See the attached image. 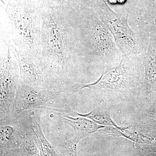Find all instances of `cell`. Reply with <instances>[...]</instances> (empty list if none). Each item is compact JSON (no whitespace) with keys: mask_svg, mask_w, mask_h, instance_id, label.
I'll return each mask as SVG.
<instances>
[{"mask_svg":"<svg viewBox=\"0 0 156 156\" xmlns=\"http://www.w3.org/2000/svg\"><path fill=\"white\" fill-rule=\"evenodd\" d=\"M39 7L28 2H9L5 11L11 20V32L3 40L40 66L42 20Z\"/></svg>","mask_w":156,"mask_h":156,"instance_id":"cell-2","label":"cell"},{"mask_svg":"<svg viewBox=\"0 0 156 156\" xmlns=\"http://www.w3.org/2000/svg\"><path fill=\"white\" fill-rule=\"evenodd\" d=\"M0 121V151L20 148L34 134L29 112L11 114Z\"/></svg>","mask_w":156,"mask_h":156,"instance_id":"cell-6","label":"cell"},{"mask_svg":"<svg viewBox=\"0 0 156 156\" xmlns=\"http://www.w3.org/2000/svg\"><path fill=\"white\" fill-rule=\"evenodd\" d=\"M64 92L44 87H33L20 79L11 114H19L32 109H48V102L56 99Z\"/></svg>","mask_w":156,"mask_h":156,"instance_id":"cell-7","label":"cell"},{"mask_svg":"<svg viewBox=\"0 0 156 156\" xmlns=\"http://www.w3.org/2000/svg\"><path fill=\"white\" fill-rule=\"evenodd\" d=\"M29 114L41 156H62L45 137L41 126L39 112L32 111L29 112Z\"/></svg>","mask_w":156,"mask_h":156,"instance_id":"cell-12","label":"cell"},{"mask_svg":"<svg viewBox=\"0 0 156 156\" xmlns=\"http://www.w3.org/2000/svg\"><path fill=\"white\" fill-rule=\"evenodd\" d=\"M0 156H26L20 148L0 151Z\"/></svg>","mask_w":156,"mask_h":156,"instance_id":"cell-16","label":"cell"},{"mask_svg":"<svg viewBox=\"0 0 156 156\" xmlns=\"http://www.w3.org/2000/svg\"><path fill=\"white\" fill-rule=\"evenodd\" d=\"M97 14L111 33L122 56L140 55L142 48L136 34L129 27L128 16L116 14L104 0H97Z\"/></svg>","mask_w":156,"mask_h":156,"instance_id":"cell-4","label":"cell"},{"mask_svg":"<svg viewBox=\"0 0 156 156\" xmlns=\"http://www.w3.org/2000/svg\"><path fill=\"white\" fill-rule=\"evenodd\" d=\"M56 113L62 119L65 123L69 125L73 129L74 135L81 140L98 131L99 129L105 127L97 125L92 120H89L85 117L79 116L77 118H74L67 114Z\"/></svg>","mask_w":156,"mask_h":156,"instance_id":"cell-11","label":"cell"},{"mask_svg":"<svg viewBox=\"0 0 156 156\" xmlns=\"http://www.w3.org/2000/svg\"><path fill=\"white\" fill-rule=\"evenodd\" d=\"M145 83L148 92L156 89V27L153 23L150 33L147 53L144 58Z\"/></svg>","mask_w":156,"mask_h":156,"instance_id":"cell-10","label":"cell"},{"mask_svg":"<svg viewBox=\"0 0 156 156\" xmlns=\"http://www.w3.org/2000/svg\"><path fill=\"white\" fill-rule=\"evenodd\" d=\"M20 1V2H28L33 3L37 5H40L41 3V0H2V1H5L7 2V4L10 1Z\"/></svg>","mask_w":156,"mask_h":156,"instance_id":"cell-18","label":"cell"},{"mask_svg":"<svg viewBox=\"0 0 156 156\" xmlns=\"http://www.w3.org/2000/svg\"><path fill=\"white\" fill-rule=\"evenodd\" d=\"M20 148L24 152L26 156H41L35 133L27 138Z\"/></svg>","mask_w":156,"mask_h":156,"instance_id":"cell-14","label":"cell"},{"mask_svg":"<svg viewBox=\"0 0 156 156\" xmlns=\"http://www.w3.org/2000/svg\"><path fill=\"white\" fill-rule=\"evenodd\" d=\"M140 55L122 56L119 63L115 67L105 70L100 78L92 83H77L75 92L86 88L90 89H120L128 82L129 71L140 61Z\"/></svg>","mask_w":156,"mask_h":156,"instance_id":"cell-8","label":"cell"},{"mask_svg":"<svg viewBox=\"0 0 156 156\" xmlns=\"http://www.w3.org/2000/svg\"><path fill=\"white\" fill-rule=\"evenodd\" d=\"M12 48L19 65L20 80L33 87L46 88L44 76L40 66L15 48Z\"/></svg>","mask_w":156,"mask_h":156,"instance_id":"cell-9","label":"cell"},{"mask_svg":"<svg viewBox=\"0 0 156 156\" xmlns=\"http://www.w3.org/2000/svg\"><path fill=\"white\" fill-rule=\"evenodd\" d=\"M6 46L7 52L1 57L0 66V120L11 114L20 79L19 65L12 55V48Z\"/></svg>","mask_w":156,"mask_h":156,"instance_id":"cell-5","label":"cell"},{"mask_svg":"<svg viewBox=\"0 0 156 156\" xmlns=\"http://www.w3.org/2000/svg\"><path fill=\"white\" fill-rule=\"evenodd\" d=\"M74 114L80 116L88 118L99 125H109L115 126L118 128H121L118 127L112 120L109 108L104 101H100L95 108L88 113L80 114L74 112Z\"/></svg>","mask_w":156,"mask_h":156,"instance_id":"cell-13","label":"cell"},{"mask_svg":"<svg viewBox=\"0 0 156 156\" xmlns=\"http://www.w3.org/2000/svg\"><path fill=\"white\" fill-rule=\"evenodd\" d=\"M41 17L40 67L46 88L73 92L71 74L79 59H93L81 28L76 7L68 4L39 7Z\"/></svg>","mask_w":156,"mask_h":156,"instance_id":"cell-1","label":"cell"},{"mask_svg":"<svg viewBox=\"0 0 156 156\" xmlns=\"http://www.w3.org/2000/svg\"><path fill=\"white\" fill-rule=\"evenodd\" d=\"M80 20L88 44L95 58L105 63L119 61L122 54L113 37L97 14L93 11L80 13Z\"/></svg>","mask_w":156,"mask_h":156,"instance_id":"cell-3","label":"cell"},{"mask_svg":"<svg viewBox=\"0 0 156 156\" xmlns=\"http://www.w3.org/2000/svg\"><path fill=\"white\" fill-rule=\"evenodd\" d=\"M109 2L112 4H124L126 0H108Z\"/></svg>","mask_w":156,"mask_h":156,"instance_id":"cell-19","label":"cell"},{"mask_svg":"<svg viewBox=\"0 0 156 156\" xmlns=\"http://www.w3.org/2000/svg\"><path fill=\"white\" fill-rule=\"evenodd\" d=\"M76 0H41V3L52 6H60L64 4H75Z\"/></svg>","mask_w":156,"mask_h":156,"instance_id":"cell-17","label":"cell"},{"mask_svg":"<svg viewBox=\"0 0 156 156\" xmlns=\"http://www.w3.org/2000/svg\"><path fill=\"white\" fill-rule=\"evenodd\" d=\"M80 139L75 135L73 136L66 137L64 142V149L62 156H77L78 144Z\"/></svg>","mask_w":156,"mask_h":156,"instance_id":"cell-15","label":"cell"}]
</instances>
